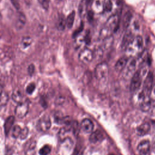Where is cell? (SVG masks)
I'll return each instance as SVG.
<instances>
[{"mask_svg":"<svg viewBox=\"0 0 155 155\" xmlns=\"http://www.w3.org/2000/svg\"><path fill=\"white\" fill-rule=\"evenodd\" d=\"M108 155H114V154H108Z\"/></svg>","mask_w":155,"mask_h":155,"instance_id":"obj_44","label":"cell"},{"mask_svg":"<svg viewBox=\"0 0 155 155\" xmlns=\"http://www.w3.org/2000/svg\"><path fill=\"white\" fill-rule=\"evenodd\" d=\"M104 139V134L100 130H96L93 132L89 138V140L92 143H96L101 141Z\"/></svg>","mask_w":155,"mask_h":155,"instance_id":"obj_16","label":"cell"},{"mask_svg":"<svg viewBox=\"0 0 155 155\" xmlns=\"http://www.w3.org/2000/svg\"><path fill=\"white\" fill-rule=\"evenodd\" d=\"M51 125V122L49 116L45 114L38 120L36 124V128L40 131H47L50 128Z\"/></svg>","mask_w":155,"mask_h":155,"instance_id":"obj_4","label":"cell"},{"mask_svg":"<svg viewBox=\"0 0 155 155\" xmlns=\"http://www.w3.org/2000/svg\"><path fill=\"white\" fill-rule=\"evenodd\" d=\"M27 72L28 73V74L31 76L34 72H35V65L34 64H30L28 66V68H27Z\"/></svg>","mask_w":155,"mask_h":155,"instance_id":"obj_36","label":"cell"},{"mask_svg":"<svg viewBox=\"0 0 155 155\" xmlns=\"http://www.w3.org/2000/svg\"><path fill=\"white\" fill-rule=\"evenodd\" d=\"M12 99L13 101L18 104L23 102V95L21 90L19 89L15 90L12 93Z\"/></svg>","mask_w":155,"mask_h":155,"instance_id":"obj_19","label":"cell"},{"mask_svg":"<svg viewBox=\"0 0 155 155\" xmlns=\"http://www.w3.org/2000/svg\"><path fill=\"white\" fill-rule=\"evenodd\" d=\"M88 5L86 1V0H82L79 4V12L81 16H84L85 14H87V8L88 7Z\"/></svg>","mask_w":155,"mask_h":155,"instance_id":"obj_25","label":"cell"},{"mask_svg":"<svg viewBox=\"0 0 155 155\" xmlns=\"http://www.w3.org/2000/svg\"><path fill=\"white\" fill-rule=\"evenodd\" d=\"M153 151L154 152V153H155V143L153 145Z\"/></svg>","mask_w":155,"mask_h":155,"instance_id":"obj_43","label":"cell"},{"mask_svg":"<svg viewBox=\"0 0 155 155\" xmlns=\"http://www.w3.org/2000/svg\"><path fill=\"white\" fill-rule=\"evenodd\" d=\"M64 102V97L62 96H59L56 99V103L58 104H61Z\"/></svg>","mask_w":155,"mask_h":155,"instance_id":"obj_40","label":"cell"},{"mask_svg":"<svg viewBox=\"0 0 155 155\" xmlns=\"http://www.w3.org/2000/svg\"><path fill=\"white\" fill-rule=\"evenodd\" d=\"M132 17H133V15L131 13V12H127L124 14L122 19V25H123V27L125 29L129 27Z\"/></svg>","mask_w":155,"mask_h":155,"instance_id":"obj_21","label":"cell"},{"mask_svg":"<svg viewBox=\"0 0 155 155\" xmlns=\"http://www.w3.org/2000/svg\"><path fill=\"white\" fill-rule=\"evenodd\" d=\"M41 101V104H42V105L43 106V107H45L47 106V102H46L44 98H42Z\"/></svg>","mask_w":155,"mask_h":155,"instance_id":"obj_42","label":"cell"},{"mask_svg":"<svg viewBox=\"0 0 155 155\" xmlns=\"http://www.w3.org/2000/svg\"><path fill=\"white\" fill-rule=\"evenodd\" d=\"M113 8V3L111 0H108L105 2L104 5V12H110Z\"/></svg>","mask_w":155,"mask_h":155,"instance_id":"obj_31","label":"cell"},{"mask_svg":"<svg viewBox=\"0 0 155 155\" xmlns=\"http://www.w3.org/2000/svg\"><path fill=\"white\" fill-rule=\"evenodd\" d=\"M109 73V68L108 64L102 62L96 65L94 68V76L99 82H105L107 80Z\"/></svg>","mask_w":155,"mask_h":155,"instance_id":"obj_2","label":"cell"},{"mask_svg":"<svg viewBox=\"0 0 155 155\" xmlns=\"http://www.w3.org/2000/svg\"><path fill=\"white\" fill-rule=\"evenodd\" d=\"M136 66V61L135 59H133L131 61H130L125 67V68L126 69V71H125L126 75L128 76V75H130L131 74L133 75V74L134 73H133V71L135 70Z\"/></svg>","mask_w":155,"mask_h":155,"instance_id":"obj_18","label":"cell"},{"mask_svg":"<svg viewBox=\"0 0 155 155\" xmlns=\"http://www.w3.org/2000/svg\"><path fill=\"white\" fill-rule=\"evenodd\" d=\"M150 99L151 101L155 103V87H153L151 90V94H150Z\"/></svg>","mask_w":155,"mask_h":155,"instance_id":"obj_38","label":"cell"},{"mask_svg":"<svg viewBox=\"0 0 155 155\" xmlns=\"http://www.w3.org/2000/svg\"><path fill=\"white\" fill-rule=\"evenodd\" d=\"M14 121H15V117L13 116H8L6 119L5 123H4V132L6 135L8 134V133L14 124Z\"/></svg>","mask_w":155,"mask_h":155,"instance_id":"obj_17","label":"cell"},{"mask_svg":"<svg viewBox=\"0 0 155 155\" xmlns=\"http://www.w3.org/2000/svg\"><path fill=\"white\" fill-rule=\"evenodd\" d=\"M36 88V85L35 83L31 82L26 87V92L29 94H31Z\"/></svg>","mask_w":155,"mask_h":155,"instance_id":"obj_32","label":"cell"},{"mask_svg":"<svg viewBox=\"0 0 155 155\" xmlns=\"http://www.w3.org/2000/svg\"><path fill=\"white\" fill-rule=\"evenodd\" d=\"M105 0H93L92 3L93 12L94 13H101L104 12Z\"/></svg>","mask_w":155,"mask_h":155,"instance_id":"obj_12","label":"cell"},{"mask_svg":"<svg viewBox=\"0 0 155 155\" xmlns=\"http://www.w3.org/2000/svg\"><path fill=\"white\" fill-rule=\"evenodd\" d=\"M75 12L72 11L66 18V27L68 28H71L73 27L74 24V18H75Z\"/></svg>","mask_w":155,"mask_h":155,"instance_id":"obj_24","label":"cell"},{"mask_svg":"<svg viewBox=\"0 0 155 155\" xmlns=\"http://www.w3.org/2000/svg\"><path fill=\"white\" fill-rule=\"evenodd\" d=\"M51 152V147L48 145H45L43 146L39 150V154L40 155H48Z\"/></svg>","mask_w":155,"mask_h":155,"instance_id":"obj_30","label":"cell"},{"mask_svg":"<svg viewBox=\"0 0 155 155\" xmlns=\"http://www.w3.org/2000/svg\"><path fill=\"white\" fill-rule=\"evenodd\" d=\"M36 143L35 142H31L25 148L24 155H36Z\"/></svg>","mask_w":155,"mask_h":155,"instance_id":"obj_23","label":"cell"},{"mask_svg":"<svg viewBox=\"0 0 155 155\" xmlns=\"http://www.w3.org/2000/svg\"><path fill=\"white\" fill-rule=\"evenodd\" d=\"M28 134V129L27 127H25L21 130V134H20V136H19L21 139H25L27 137Z\"/></svg>","mask_w":155,"mask_h":155,"instance_id":"obj_35","label":"cell"},{"mask_svg":"<svg viewBox=\"0 0 155 155\" xmlns=\"http://www.w3.org/2000/svg\"><path fill=\"white\" fill-rule=\"evenodd\" d=\"M143 39L140 36H137L131 40L125 51L128 56H134L141 51L143 48Z\"/></svg>","mask_w":155,"mask_h":155,"instance_id":"obj_1","label":"cell"},{"mask_svg":"<svg viewBox=\"0 0 155 155\" xmlns=\"http://www.w3.org/2000/svg\"><path fill=\"white\" fill-rule=\"evenodd\" d=\"M8 100V94L4 91H0V105H4L7 104Z\"/></svg>","mask_w":155,"mask_h":155,"instance_id":"obj_27","label":"cell"},{"mask_svg":"<svg viewBox=\"0 0 155 155\" xmlns=\"http://www.w3.org/2000/svg\"><path fill=\"white\" fill-rule=\"evenodd\" d=\"M133 34L131 31H127L125 33L124 35V37L122 38V42H121V48L122 50H125L128 46V45L130 44V42L131 41V40L133 39Z\"/></svg>","mask_w":155,"mask_h":155,"instance_id":"obj_14","label":"cell"},{"mask_svg":"<svg viewBox=\"0 0 155 155\" xmlns=\"http://www.w3.org/2000/svg\"><path fill=\"white\" fill-rule=\"evenodd\" d=\"M33 43V39L30 36L23 37L20 42V47L22 49H26Z\"/></svg>","mask_w":155,"mask_h":155,"instance_id":"obj_20","label":"cell"},{"mask_svg":"<svg viewBox=\"0 0 155 155\" xmlns=\"http://www.w3.org/2000/svg\"><path fill=\"white\" fill-rule=\"evenodd\" d=\"M81 129L86 133H92L94 128L93 124L91 120L89 119H84L82 120L80 125Z\"/></svg>","mask_w":155,"mask_h":155,"instance_id":"obj_11","label":"cell"},{"mask_svg":"<svg viewBox=\"0 0 155 155\" xmlns=\"http://www.w3.org/2000/svg\"><path fill=\"white\" fill-rule=\"evenodd\" d=\"M128 63V58L125 56H122L119 58L115 64L114 69L117 72H121L125 68Z\"/></svg>","mask_w":155,"mask_h":155,"instance_id":"obj_13","label":"cell"},{"mask_svg":"<svg viewBox=\"0 0 155 155\" xmlns=\"http://www.w3.org/2000/svg\"><path fill=\"white\" fill-rule=\"evenodd\" d=\"M153 75L151 72H148L145 76V80L143 83L142 91L145 95L148 97H150L151 90L153 88Z\"/></svg>","mask_w":155,"mask_h":155,"instance_id":"obj_6","label":"cell"},{"mask_svg":"<svg viewBox=\"0 0 155 155\" xmlns=\"http://www.w3.org/2000/svg\"><path fill=\"white\" fill-rule=\"evenodd\" d=\"M13 153V150L12 149H11L10 148H9L8 149L6 148L5 155H12Z\"/></svg>","mask_w":155,"mask_h":155,"instance_id":"obj_41","label":"cell"},{"mask_svg":"<svg viewBox=\"0 0 155 155\" xmlns=\"http://www.w3.org/2000/svg\"><path fill=\"white\" fill-rule=\"evenodd\" d=\"M26 23V17L21 12H18L15 21V27L16 30H21Z\"/></svg>","mask_w":155,"mask_h":155,"instance_id":"obj_9","label":"cell"},{"mask_svg":"<svg viewBox=\"0 0 155 155\" xmlns=\"http://www.w3.org/2000/svg\"><path fill=\"white\" fill-rule=\"evenodd\" d=\"M66 27V19L64 16H60L57 22V28L60 30H64Z\"/></svg>","mask_w":155,"mask_h":155,"instance_id":"obj_26","label":"cell"},{"mask_svg":"<svg viewBox=\"0 0 155 155\" xmlns=\"http://www.w3.org/2000/svg\"><path fill=\"white\" fill-rule=\"evenodd\" d=\"M21 130H22V128L19 125H16L13 126V127L12 128V136L15 138H17L19 137Z\"/></svg>","mask_w":155,"mask_h":155,"instance_id":"obj_28","label":"cell"},{"mask_svg":"<svg viewBox=\"0 0 155 155\" xmlns=\"http://www.w3.org/2000/svg\"><path fill=\"white\" fill-rule=\"evenodd\" d=\"M38 2L40 5L43 8L47 10L49 7L50 4V0H38Z\"/></svg>","mask_w":155,"mask_h":155,"instance_id":"obj_34","label":"cell"},{"mask_svg":"<svg viewBox=\"0 0 155 155\" xmlns=\"http://www.w3.org/2000/svg\"><path fill=\"white\" fill-rule=\"evenodd\" d=\"M151 126L148 122H145L139 125L137 128V133L139 136H142L147 134L150 130Z\"/></svg>","mask_w":155,"mask_h":155,"instance_id":"obj_15","label":"cell"},{"mask_svg":"<svg viewBox=\"0 0 155 155\" xmlns=\"http://www.w3.org/2000/svg\"><path fill=\"white\" fill-rule=\"evenodd\" d=\"M84 42L86 44H88L90 43V35L89 33H87L84 37Z\"/></svg>","mask_w":155,"mask_h":155,"instance_id":"obj_39","label":"cell"},{"mask_svg":"<svg viewBox=\"0 0 155 155\" xmlns=\"http://www.w3.org/2000/svg\"><path fill=\"white\" fill-rule=\"evenodd\" d=\"M29 104L28 101H23L18 104L15 110V115L19 118H22L26 116L28 111Z\"/></svg>","mask_w":155,"mask_h":155,"instance_id":"obj_8","label":"cell"},{"mask_svg":"<svg viewBox=\"0 0 155 155\" xmlns=\"http://www.w3.org/2000/svg\"><path fill=\"white\" fill-rule=\"evenodd\" d=\"M118 24L119 16L117 14H114L109 17V18L107 20L104 27L107 28L112 33V32H114L117 29Z\"/></svg>","mask_w":155,"mask_h":155,"instance_id":"obj_7","label":"cell"},{"mask_svg":"<svg viewBox=\"0 0 155 155\" xmlns=\"http://www.w3.org/2000/svg\"><path fill=\"white\" fill-rule=\"evenodd\" d=\"M151 148V144L148 140H143L139 142L137 149L139 153L141 155H147Z\"/></svg>","mask_w":155,"mask_h":155,"instance_id":"obj_10","label":"cell"},{"mask_svg":"<svg viewBox=\"0 0 155 155\" xmlns=\"http://www.w3.org/2000/svg\"><path fill=\"white\" fill-rule=\"evenodd\" d=\"M113 37L112 35L108 36L104 39H103V42H102V49L104 50H108L113 45Z\"/></svg>","mask_w":155,"mask_h":155,"instance_id":"obj_22","label":"cell"},{"mask_svg":"<svg viewBox=\"0 0 155 155\" xmlns=\"http://www.w3.org/2000/svg\"><path fill=\"white\" fill-rule=\"evenodd\" d=\"M80 126L78 122L76 121H72L71 124V130L73 131L74 135H77L80 130Z\"/></svg>","mask_w":155,"mask_h":155,"instance_id":"obj_29","label":"cell"},{"mask_svg":"<svg viewBox=\"0 0 155 155\" xmlns=\"http://www.w3.org/2000/svg\"><path fill=\"white\" fill-rule=\"evenodd\" d=\"M93 16H94V12L92 10L87 12V19L89 21H91L93 19Z\"/></svg>","mask_w":155,"mask_h":155,"instance_id":"obj_37","label":"cell"},{"mask_svg":"<svg viewBox=\"0 0 155 155\" xmlns=\"http://www.w3.org/2000/svg\"><path fill=\"white\" fill-rule=\"evenodd\" d=\"M94 58L93 52L88 48L82 49L78 55L79 60L84 64H89Z\"/></svg>","mask_w":155,"mask_h":155,"instance_id":"obj_5","label":"cell"},{"mask_svg":"<svg viewBox=\"0 0 155 155\" xmlns=\"http://www.w3.org/2000/svg\"><path fill=\"white\" fill-rule=\"evenodd\" d=\"M142 85V77L140 73L138 71L134 72L133 75L131 76L130 89L133 93H135L138 91Z\"/></svg>","mask_w":155,"mask_h":155,"instance_id":"obj_3","label":"cell"},{"mask_svg":"<svg viewBox=\"0 0 155 155\" xmlns=\"http://www.w3.org/2000/svg\"><path fill=\"white\" fill-rule=\"evenodd\" d=\"M83 28H84V24L82 22H81V25H79V27L76 30L74 31L73 35H72V36L73 38H77L79 35L81 33V31L83 30Z\"/></svg>","mask_w":155,"mask_h":155,"instance_id":"obj_33","label":"cell"}]
</instances>
